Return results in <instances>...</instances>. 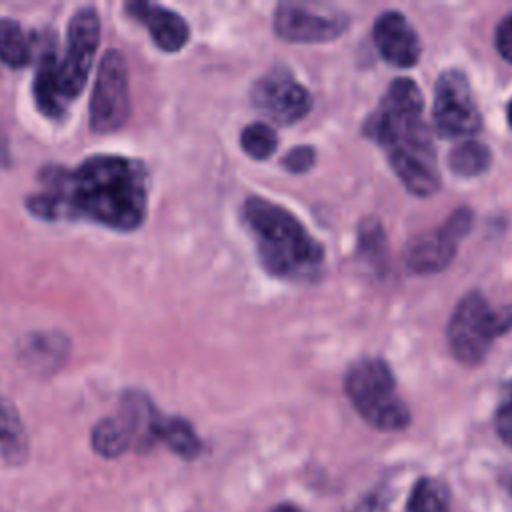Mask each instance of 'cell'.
I'll list each match as a JSON object with an SVG mask.
<instances>
[{
  "instance_id": "obj_5",
  "label": "cell",
  "mask_w": 512,
  "mask_h": 512,
  "mask_svg": "<svg viewBox=\"0 0 512 512\" xmlns=\"http://www.w3.org/2000/svg\"><path fill=\"white\" fill-rule=\"evenodd\" d=\"M512 328V306L494 310L478 292L466 294L448 324V342L458 360L478 364L492 342Z\"/></svg>"
},
{
  "instance_id": "obj_13",
  "label": "cell",
  "mask_w": 512,
  "mask_h": 512,
  "mask_svg": "<svg viewBox=\"0 0 512 512\" xmlns=\"http://www.w3.org/2000/svg\"><path fill=\"white\" fill-rule=\"evenodd\" d=\"M130 18L144 24L154 40V44L164 52H178L190 38V28L186 20L160 4L146 0H132L126 4Z\"/></svg>"
},
{
  "instance_id": "obj_25",
  "label": "cell",
  "mask_w": 512,
  "mask_h": 512,
  "mask_svg": "<svg viewBox=\"0 0 512 512\" xmlns=\"http://www.w3.org/2000/svg\"><path fill=\"white\" fill-rule=\"evenodd\" d=\"M272 512H302L298 506H294V504H278Z\"/></svg>"
},
{
  "instance_id": "obj_18",
  "label": "cell",
  "mask_w": 512,
  "mask_h": 512,
  "mask_svg": "<svg viewBox=\"0 0 512 512\" xmlns=\"http://www.w3.org/2000/svg\"><path fill=\"white\" fill-rule=\"evenodd\" d=\"M30 56V40L22 26L12 18H0V60L10 68H22Z\"/></svg>"
},
{
  "instance_id": "obj_19",
  "label": "cell",
  "mask_w": 512,
  "mask_h": 512,
  "mask_svg": "<svg viewBox=\"0 0 512 512\" xmlns=\"http://www.w3.org/2000/svg\"><path fill=\"white\" fill-rule=\"evenodd\" d=\"M448 166L458 176H478L490 166V150L476 140L462 142L460 146L452 148Z\"/></svg>"
},
{
  "instance_id": "obj_16",
  "label": "cell",
  "mask_w": 512,
  "mask_h": 512,
  "mask_svg": "<svg viewBox=\"0 0 512 512\" xmlns=\"http://www.w3.org/2000/svg\"><path fill=\"white\" fill-rule=\"evenodd\" d=\"M154 436H156V440L164 442L174 454H178L180 458H186V460L196 458L202 450V442L196 436L190 422H186L184 418H178V416H162L160 414L156 420Z\"/></svg>"
},
{
  "instance_id": "obj_10",
  "label": "cell",
  "mask_w": 512,
  "mask_h": 512,
  "mask_svg": "<svg viewBox=\"0 0 512 512\" xmlns=\"http://www.w3.org/2000/svg\"><path fill=\"white\" fill-rule=\"evenodd\" d=\"M252 100L278 124L302 120L312 106L306 88L298 84L284 68H274L272 72L264 74L252 90Z\"/></svg>"
},
{
  "instance_id": "obj_1",
  "label": "cell",
  "mask_w": 512,
  "mask_h": 512,
  "mask_svg": "<svg viewBox=\"0 0 512 512\" xmlns=\"http://www.w3.org/2000/svg\"><path fill=\"white\" fill-rule=\"evenodd\" d=\"M42 192L26 200L40 220H90L112 230H136L146 218L148 172L140 160L96 154L76 168L44 166Z\"/></svg>"
},
{
  "instance_id": "obj_22",
  "label": "cell",
  "mask_w": 512,
  "mask_h": 512,
  "mask_svg": "<svg viewBox=\"0 0 512 512\" xmlns=\"http://www.w3.org/2000/svg\"><path fill=\"white\" fill-rule=\"evenodd\" d=\"M494 424L502 442L512 448V382H508L502 390Z\"/></svg>"
},
{
  "instance_id": "obj_14",
  "label": "cell",
  "mask_w": 512,
  "mask_h": 512,
  "mask_svg": "<svg viewBox=\"0 0 512 512\" xmlns=\"http://www.w3.org/2000/svg\"><path fill=\"white\" fill-rule=\"evenodd\" d=\"M122 422L126 424L132 442L136 444L138 450H148L154 442V428H156V420H158V412L152 406V402L148 400V396H144L142 392L130 390L122 396V404H120V414Z\"/></svg>"
},
{
  "instance_id": "obj_21",
  "label": "cell",
  "mask_w": 512,
  "mask_h": 512,
  "mask_svg": "<svg viewBox=\"0 0 512 512\" xmlns=\"http://www.w3.org/2000/svg\"><path fill=\"white\" fill-rule=\"evenodd\" d=\"M240 144L242 150L256 160H264L268 158L274 150H276V132L264 124V122H252L248 124L242 134H240Z\"/></svg>"
},
{
  "instance_id": "obj_4",
  "label": "cell",
  "mask_w": 512,
  "mask_h": 512,
  "mask_svg": "<svg viewBox=\"0 0 512 512\" xmlns=\"http://www.w3.org/2000/svg\"><path fill=\"white\" fill-rule=\"evenodd\" d=\"M346 394L356 412L374 428L396 432L408 426L410 410L402 402L394 376L378 358L358 360L346 374Z\"/></svg>"
},
{
  "instance_id": "obj_3",
  "label": "cell",
  "mask_w": 512,
  "mask_h": 512,
  "mask_svg": "<svg viewBox=\"0 0 512 512\" xmlns=\"http://www.w3.org/2000/svg\"><path fill=\"white\" fill-rule=\"evenodd\" d=\"M242 212L270 274L284 280H314L322 272V246L286 208L250 196Z\"/></svg>"
},
{
  "instance_id": "obj_24",
  "label": "cell",
  "mask_w": 512,
  "mask_h": 512,
  "mask_svg": "<svg viewBox=\"0 0 512 512\" xmlns=\"http://www.w3.org/2000/svg\"><path fill=\"white\" fill-rule=\"evenodd\" d=\"M496 48L504 60L512 62V14L506 16L496 28Z\"/></svg>"
},
{
  "instance_id": "obj_23",
  "label": "cell",
  "mask_w": 512,
  "mask_h": 512,
  "mask_svg": "<svg viewBox=\"0 0 512 512\" xmlns=\"http://www.w3.org/2000/svg\"><path fill=\"white\" fill-rule=\"evenodd\" d=\"M314 148L312 146H296L292 148L284 158H282V166L288 170V172H294V174H300V172H306L312 164H314Z\"/></svg>"
},
{
  "instance_id": "obj_7",
  "label": "cell",
  "mask_w": 512,
  "mask_h": 512,
  "mask_svg": "<svg viewBox=\"0 0 512 512\" xmlns=\"http://www.w3.org/2000/svg\"><path fill=\"white\" fill-rule=\"evenodd\" d=\"M130 114L128 98V70L122 52L108 50L96 72L94 90L88 106L90 128L98 134H110L118 130Z\"/></svg>"
},
{
  "instance_id": "obj_12",
  "label": "cell",
  "mask_w": 512,
  "mask_h": 512,
  "mask_svg": "<svg viewBox=\"0 0 512 512\" xmlns=\"http://www.w3.org/2000/svg\"><path fill=\"white\" fill-rule=\"evenodd\" d=\"M374 44L380 56L394 66H414L420 56V40L400 12H384L374 22Z\"/></svg>"
},
{
  "instance_id": "obj_17",
  "label": "cell",
  "mask_w": 512,
  "mask_h": 512,
  "mask_svg": "<svg viewBox=\"0 0 512 512\" xmlns=\"http://www.w3.org/2000/svg\"><path fill=\"white\" fill-rule=\"evenodd\" d=\"M132 444V436L120 416L102 418L92 428V448L102 458H118Z\"/></svg>"
},
{
  "instance_id": "obj_20",
  "label": "cell",
  "mask_w": 512,
  "mask_h": 512,
  "mask_svg": "<svg viewBox=\"0 0 512 512\" xmlns=\"http://www.w3.org/2000/svg\"><path fill=\"white\" fill-rule=\"evenodd\" d=\"M406 512H450L446 488L434 478H420L408 496Z\"/></svg>"
},
{
  "instance_id": "obj_15",
  "label": "cell",
  "mask_w": 512,
  "mask_h": 512,
  "mask_svg": "<svg viewBox=\"0 0 512 512\" xmlns=\"http://www.w3.org/2000/svg\"><path fill=\"white\" fill-rule=\"evenodd\" d=\"M0 452L6 462L22 464L28 456V436L22 424V418L0 390Z\"/></svg>"
},
{
  "instance_id": "obj_8",
  "label": "cell",
  "mask_w": 512,
  "mask_h": 512,
  "mask_svg": "<svg viewBox=\"0 0 512 512\" xmlns=\"http://www.w3.org/2000/svg\"><path fill=\"white\" fill-rule=\"evenodd\" d=\"M432 118L438 134L446 138L468 136L480 128V112L472 98L466 76L460 70H446L434 88Z\"/></svg>"
},
{
  "instance_id": "obj_26",
  "label": "cell",
  "mask_w": 512,
  "mask_h": 512,
  "mask_svg": "<svg viewBox=\"0 0 512 512\" xmlns=\"http://www.w3.org/2000/svg\"><path fill=\"white\" fill-rule=\"evenodd\" d=\"M508 122H510V126H512V100H510V104H508Z\"/></svg>"
},
{
  "instance_id": "obj_6",
  "label": "cell",
  "mask_w": 512,
  "mask_h": 512,
  "mask_svg": "<svg viewBox=\"0 0 512 512\" xmlns=\"http://www.w3.org/2000/svg\"><path fill=\"white\" fill-rule=\"evenodd\" d=\"M98 42L100 16L96 8H78L68 22L66 56L62 62L56 64L52 80V96L60 114H64L66 106L82 92L94 62Z\"/></svg>"
},
{
  "instance_id": "obj_2",
  "label": "cell",
  "mask_w": 512,
  "mask_h": 512,
  "mask_svg": "<svg viewBox=\"0 0 512 512\" xmlns=\"http://www.w3.org/2000/svg\"><path fill=\"white\" fill-rule=\"evenodd\" d=\"M364 134L386 152L396 176L412 194L436 192L440 184L436 152L422 116L420 90L410 78H398L388 86L364 122Z\"/></svg>"
},
{
  "instance_id": "obj_9",
  "label": "cell",
  "mask_w": 512,
  "mask_h": 512,
  "mask_svg": "<svg viewBox=\"0 0 512 512\" xmlns=\"http://www.w3.org/2000/svg\"><path fill=\"white\" fill-rule=\"evenodd\" d=\"M472 226V212L462 206L454 210L442 226L410 240L404 250L406 266L416 274H434L450 264L460 238Z\"/></svg>"
},
{
  "instance_id": "obj_11",
  "label": "cell",
  "mask_w": 512,
  "mask_h": 512,
  "mask_svg": "<svg viewBox=\"0 0 512 512\" xmlns=\"http://www.w3.org/2000/svg\"><path fill=\"white\" fill-rule=\"evenodd\" d=\"M274 30L288 42H328L344 30V18H328L300 4H280Z\"/></svg>"
}]
</instances>
